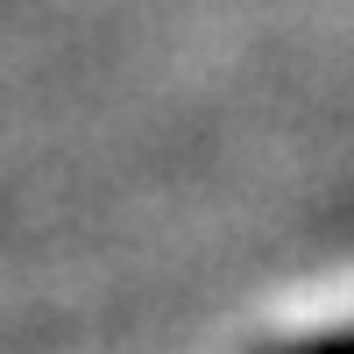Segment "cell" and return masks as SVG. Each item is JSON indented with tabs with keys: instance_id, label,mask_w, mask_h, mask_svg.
<instances>
[{
	"instance_id": "cell-1",
	"label": "cell",
	"mask_w": 354,
	"mask_h": 354,
	"mask_svg": "<svg viewBox=\"0 0 354 354\" xmlns=\"http://www.w3.org/2000/svg\"><path fill=\"white\" fill-rule=\"evenodd\" d=\"M262 354H354V326H333V333H305V340H277Z\"/></svg>"
}]
</instances>
